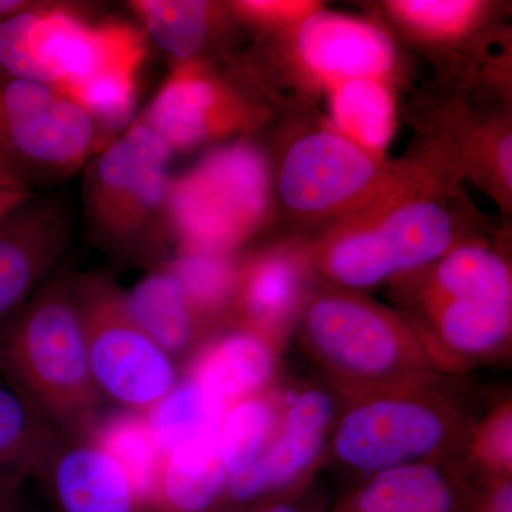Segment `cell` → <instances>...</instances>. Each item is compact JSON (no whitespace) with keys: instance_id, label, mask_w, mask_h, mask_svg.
Masks as SVG:
<instances>
[{"instance_id":"1","label":"cell","mask_w":512,"mask_h":512,"mask_svg":"<svg viewBox=\"0 0 512 512\" xmlns=\"http://www.w3.org/2000/svg\"><path fill=\"white\" fill-rule=\"evenodd\" d=\"M147 40L126 20L39 2L0 22V79L47 84L116 134L133 123Z\"/></svg>"},{"instance_id":"2","label":"cell","mask_w":512,"mask_h":512,"mask_svg":"<svg viewBox=\"0 0 512 512\" xmlns=\"http://www.w3.org/2000/svg\"><path fill=\"white\" fill-rule=\"evenodd\" d=\"M457 377H423L342 397L328 461L359 480L420 463L463 471L464 448L477 416Z\"/></svg>"},{"instance_id":"3","label":"cell","mask_w":512,"mask_h":512,"mask_svg":"<svg viewBox=\"0 0 512 512\" xmlns=\"http://www.w3.org/2000/svg\"><path fill=\"white\" fill-rule=\"evenodd\" d=\"M295 333L339 399L423 377L458 375L406 313L362 292L330 285L312 289Z\"/></svg>"},{"instance_id":"4","label":"cell","mask_w":512,"mask_h":512,"mask_svg":"<svg viewBox=\"0 0 512 512\" xmlns=\"http://www.w3.org/2000/svg\"><path fill=\"white\" fill-rule=\"evenodd\" d=\"M0 376L59 436L92 439L103 416L73 279H55L0 329Z\"/></svg>"},{"instance_id":"5","label":"cell","mask_w":512,"mask_h":512,"mask_svg":"<svg viewBox=\"0 0 512 512\" xmlns=\"http://www.w3.org/2000/svg\"><path fill=\"white\" fill-rule=\"evenodd\" d=\"M458 242L450 208L407 174L372 208L309 245V261L326 285L362 292L434 264Z\"/></svg>"},{"instance_id":"6","label":"cell","mask_w":512,"mask_h":512,"mask_svg":"<svg viewBox=\"0 0 512 512\" xmlns=\"http://www.w3.org/2000/svg\"><path fill=\"white\" fill-rule=\"evenodd\" d=\"M272 168L248 140L211 151L168 187V237L175 254L237 255L272 211Z\"/></svg>"},{"instance_id":"7","label":"cell","mask_w":512,"mask_h":512,"mask_svg":"<svg viewBox=\"0 0 512 512\" xmlns=\"http://www.w3.org/2000/svg\"><path fill=\"white\" fill-rule=\"evenodd\" d=\"M171 156L140 116L86 165L84 212L104 247L140 259L163 248Z\"/></svg>"},{"instance_id":"8","label":"cell","mask_w":512,"mask_h":512,"mask_svg":"<svg viewBox=\"0 0 512 512\" xmlns=\"http://www.w3.org/2000/svg\"><path fill=\"white\" fill-rule=\"evenodd\" d=\"M73 291L101 397L147 416L180 380L177 362L131 318L123 289L106 275H80Z\"/></svg>"},{"instance_id":"9","label":"cell","mask_w":512,"mask_h":512,"mask_svg":"<svg viewBox=\"0 0 512 512\" xmlns=\"http://www.w3.org/2000/svg\"><path fill=\"white\" fill-rule=\"evenodd\" d=\"M407 174L365 153L326 124L293 138L282 151L272 181L286 211L339 224L372 208Z\"/></svg>"},{"instance_id":"10","label":"cell","mask_w":512,"mask_h":512,"mask_svg":"<svg viewBox=\"0 0 512 512\" xmlns=\"http://www.w3.org/2000/svg\"><path fill=\"white\" fill-rule=\"evenodd\" d=\"M116 134L47 84L0 79V154L25 175L70 177Z\"/></svg>"},{"instance_id":"11","label":"cell","mask_w":512,"mask_h":512,"mask_svg":"<svg viewBox=\"0 0 512 512\" xmlns=\"http://www.w3.org/2000/svg\"><path fill=\"white\" fill-rule=\"evenodd\" d=\"M338 412L339 397L329 386L285 389L281 416L264 453L229 481L227 511L262 498L308 490L328 461Z\"/></svg>"},{"instance_id":"12","label":"cell","mask_w":512,"mask_h":512,"mask_svg":"<svg viewBox=\"0 0 512 512\" xmlns=\"http://www.w3.org/2000/svg\"><path fill=\"white\" fill-rule=\"evenodd\" d=\"M141 117L174 153L252 130L265 111L208 60L177 63Z\"/></svg>"},{"instance_id":"13","label":"cell","mask_w":512,"mask_h":512,"mask_svg":"<svg viewBox=\"0 0 512 512\" xmlns=\"http://www.w3.org/2000/svg\"><path fill=\"white\" fill-rule=\"evenodd\" d=\"M291 37L293 62L316 86L328 90L355 79L392 80L397 49L386 30L322 8L303 20Z\"/></svg>"},{"instance_id":"14","label":"cell","mask_w":512,"mask_h":512,"mask_svg":"<svg viewBox=\"0 0 512 512\" xmlns=\"http://www.w3.org/2000/svg\"><path fill=\"white\" fill-rule=\"evenodd\" d=\"M308 251L278 244L238 258L237 282L227 325L288 343L312 289Z\"/></svg>"},{"instance_id":"15","label":"cell","mask_w":512,"mask_h":512,"mask_svg":"<svg viewBox=\"0 0 512 512\" xmlns=\"http://www.w3.org/2000/svg\"><path fill=\"white\" fill-rule=\"evenodd\" d=\"M70 229V211L59 195H32L0 224V329L56 264Z\"/></svg>"},{"instance_id":"16","label":"cell","mask_w":512,"mask_h":512,"mask_svg":"<svg viewBox=\"0 0 512 512\" xmlns=\"http://www.w3.org/2000/svg\"><path fill=\"white\" fill-rule=\"evenodd\" d=\"M35 477L56 512H148L119 464L92 440L57 434Z\"/></svg>"},{"instance_id":"17","label":"cell","mask_w":512,"mask_h":512,"mask_svg":"<svg viewBox=\"0 0 512 512\" xmlns=\"http://www.w3.org/2000/svg\"><path fill=\"white\" fill-rule=\"evenodd\" d=\"M285 343L239 326L208 336L183 365L190 377L225 407L266 392L281 382Z\"/></svg>"},{"instance_id":"18","label":"cell","mask_w":512,"mask_h":512,"mask_svg":"<svg viewBox=\"0 0 512 512\" xmlns=\"http://www.w3.org/2000/svg\"><path fill=\"white\" fill-rule=\"evenodd\" d=\"M474 494L456 466L410 464L360 478L330 512H470Z\"/></svg>"},{"instance_id":"19","label":"cell","mask_w":512,"mask_h":512,"mask_svg":"<svg viewBox=\"0 0 512 512\" xmlns=\"http://www.w3.org/2000/svg\"><path fill=\"white\" fill-rule=\"evenodd\" d=\"M229 476L218 433L163 454L148 512H225Z\"/></svg>"},{"instance_id":"20","label":"cell","mask_w":512,"mask_h":512,"mask_svg":"<svg viewBox=\"0 0 512 512\" xmlns=\"http://www.w3.org/2000/svg\"><path fill=\"white\" fill-rule=\"evenodd\" d=\"M127 8L174 64L207 60L235 19L228 3L207 0H130Z\"/></svg>"},{"instance_id":"21","label":"cell","mask_w":512,"mask_h":512,"mask_svg":"<svg viewBox=\"0 0 512 512\" xmlns=\"http://www.w3.org/2000/svg\"><path fill=\"white\" fill-rule=\"evenodd\" d=\"M124 298L131 318L175 362H185L212 335L164 266L148 272L130 291H124Z\"/></svg>"},{"instance_id":"22","label":"cell","mask_w":512,"mask_h":512,"mask_svg":"<svg viewBox=\"0 0 512 512\" xmlns=\"http://www.w3.org/2000/svg\"><path fill=\"white\" fill-rule=\"evenodd\" d=\"M326 94L329 126L365 153L384 160L396 130L392 80H348L329 87Z\"/></svg>"},{"instance_id":"23","label":"cell","mask_w":512,"mask_h":512,"mask_svg":"<svg viewBox=\"0 0 512 512\" xmlns=\"http://www.w3.org/2000/svg\"><path fill=\"white\" fill-rule=\"evenodd\" d=\"M57 433L0 382V490L19 491L35 477Z\"/></svg>"},{"instance_id":"24","label":"cell","mask_w":512,"mask_h":512,"mask_svg":"<svg viewBox=\"0 0 512 512\" xmlns=\"http://www.w3.org/2000/svg\"><path fill=\"white\" fill-rule=\"evenodd\" d=\"M285 387L282 382L229 407L218 430V447L229 481L244 473L264 453L281 416Z\"/></svg>"},{"instance_id":"25","label":"cell","mask_w":512,"mask_h":512,"mask_svg":"<svg viewBox=\"0 0 512 512\" xmlns=\"http://www.w3.org/2000/svg\"><path fill=\"white\" fill-rule=\"evenodd\" d=\"M160 265L177 279L191 308L212 333L227 325L237 282V255L175 254Z\"/></svg>"},{"instance_id":"26","label":"cell","mask_w":512,"mask_h":512,"mask_svg":"<svg viewBox=\"0 0 512 512\" xmlns=\"http://www.w3.org/2000/svg\"><path fill=\"white\" fill-rule=\"evenodd\" d=\"M90 440L119 464L147 507L163 457L147 417L123 409L103 414Z\"/></svg>"},{"instance_id":"27","label":"cell","mask_w":512,"mask_h":512,"mask_svg":"<svg viewBox=\"0 0 512 512\" xmlns=\"http://www.w3.org/2000/svg\"><path fill=\"white\" fill-rule=\"evenodd\" d=\"M227 409L200 384L180 376L174 389L147 414L161 454L218 433Z\"/></svg>"},{"instance_id":"28","label":"cell","mask_w":512,"mask_h":512,"mask_svg":"<svg viewBox=\"0 0 512 512\" xmlns=\"http://www.w3.org/2000/svg\"><path fill=\"white\" fill-rule=\"evenodd\" d=\"M390 18L409 35L431 45H451L484 22L487 5L477 0H392Z\"/></svg>"},{"instance_id":"29","label":"cell","mask_w":512,"mask_h":512,"mask_svg":"<svg viewBox=\"0 0 512 512\" xmlns=\"http://www.w3.org/2000/svg\"><path fill=\"white\" fill-rule=\"evenodd\" d=\"M464 473L478 481L512 477V402L505 397L483 417H477L464 448Z\"/></svg>"},{"instance_id":"30","label":"cell","mask_w":512,"mask_h":512,"mask_svg":"<svg viewBox=\"0 0 512 512\" xmlns=\"http://www.w3.org/2000/svg\"><path fill=\"white\" fill-rule=\"evenodd\" d=\"M228 6L239 22L282 36L323 8L322 3L312 0H238Z\"/></svg>"},{"instance_id":"31","label":"cell","mask_w":512,"mask_h":512,"mask_svg":"<svg viewBox=\"0 0 512 512\" xmlns=\"http://www.w3.org/2000/svg\"><path fill=\"white\" fill-rule=\"evenodd\" d=\"M470 512H512V477L481 480Z\"/></svg>"},{"instance_id":"32","label":"cell","mask_w":512,"mask_h":512,"mask_svg":"<svg viewBox=\"0 0 512 512\" xmlns=\"http://www.w3.org/2000/svg\"><path fill=\"white\" fill-rule=\"evenodd\" d=\"M306 491L262 498L227 512H315L311 505L306 503Z\"/></svg>"},{"instance_id":"33","label":"cell","mask_w":512,"mask_h":512,"mask_svg":"<svg viewBox=\"0 0 512 512\" xmlns=\"http://www.w3.org/2000/svg\"><path fill=\"white\" fill-rule=\"evenodd\" d=\"M0 190H29V181L0 154Z\"/></svg>"},{"instance_id":"34","label":"cell","mask_w":512,"mask_h":512,"mask_svg":"<svg viewBox=\"0 0 512 512\" xmlns=\"http://www.w3.org/2000/svg\"><path fill=\"white\" fill-rule=\"evenodd\" d=\"M32 195L30 190H0V224Z\"/></svg>"},{"instance_id":"35","label":"cell","mask_w":512,"mask_h":512,"mask_svg":"<svg viewBox=\"0 0 512 512\" xmlns=\"http://www.w3.org/2000/svg\"><path fill=\"white\" fill-rule=\"evenodd\" d=\"M19 491L0 490V512H26L19 503Z\"/></svg>"}]
</instances>
